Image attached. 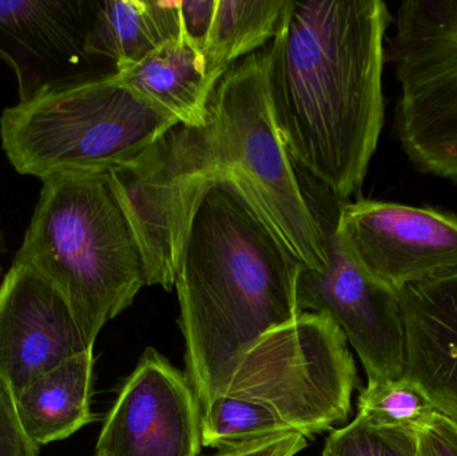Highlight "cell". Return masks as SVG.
<instances>
[{"label": "cell", "instance_id": "1", "mask_svg": "<svg viewBox=\"0 0 457 456\" xmlns=\"http://www.w3.org/2000/svg\"><path fill=\"white\" fill-rule=\"evenodd\" d=\"M392 21L381 0H289L265 47L269 99L287 153L340 203L361 190L380 141Z\"/></svg>", "mask_w": 457, "mask_h": 456}, {"label": "cell", "instance_id": "2", "mask_svg": "<svg viewBox=\"0 0 457 456\" xmlns=\"http://www.w3.org/2000/svg\"><path fill=\"white\" fill-rule=\"evenodd\" d=\"M303 267L231 169L208 179L193 206L174 280L185 374L201 410L221 395L253 343L300 315Z\"/></svg>", "mask_w": 457, "mask_h": 456}, {"label": "cell", "instance_id": "3", "mask_svg": "<svg viewBox=\"0 0 457 456\" xmlns=\"http://www.w3.org/2000/svg\"><path fill=\"white\" fill-rule=\"evenodd\" d=\"M359 386L340 327L301 312L253 343L234 366L221 395L201 410V441L233 449L271 436L306 439L346 422Z\"/></svg>", "mask_w": 457, "mask_h": 456}, {"label": "cell", "instance_id": "4", "mask_svg": "<svg viewBox=\"0 0 457 456\" xmlns=\"http://www.w3.org/2000/svg\"><path fill=\"white\" fill-rule=\"evenodd\" d=\"M13 261L29 265L69 303L88 344L147 286L144 253L109 171L43 179Z\"/></svg>", "mask_w": 457, "mask_h": 456}, {"label": "cell", "instance_id": "5", "mask_svg": "<svg viewBox=\"0 0 457 456\" xmlns=\"http://www.w3.org/2000/svg\"><path fill=\"white\" fill-rule=\"evenodd\" d=\"M179 123L107 74L40 91L0 115L5 157L21 176L47 179L123 165Z\"/></svg>", "mask_w": 457, "mask_h": 456}, {"label": "cell", "instance_id": "6", "mask_svg": "<svg viewBox=\"0 0 457 456\" xmlns=\"http://www.w3.org/2000/svg\"><path fill=\"white\" fill-rule=\"evenodd\" d=\"M266 64L262 48L228 67L209 102V134L220 166L238 177L285 245L303 267L321 270L327 229L305 200L277 129Z\"/></svg>", "mask_w": 457, "mask_h": 456}, {"label": "cell", "instance_id": "7", "mask_svg": "<svg viewBox=\"0 0 457 456\" xmlns=\"http://www.w3.org/2000/svg\"><path fill=\"white\" fill-rule=\"evenodd\" d=\"M392 23L397 141L419 171L457 185V0H405Z\"/></svg>", "mask_w": 457, "mask_h": 456}, {"label": "cell", "instance_id": "8", "mask_svg": "<svg viewBox=\"0 0 457 456\" xmlns=\"http://www.w3.org/2000/svg\"><path fill=\"white\" fill-rule=\"evenodd\" d=\"M208 125L177 123L141 154L110 169L118 198L144 253L147 286L171 291L193 206L221 170Z\"/></svg>", "mask_w": 457, "mask_h": 456}, {"label": "cell", "instance_id": "9", "mask_svg": "<svg viewBox=\"0 0 457 456\" xmlns=\"http://www.w3.org/2000/svg\"><path fill=\"white\" fill-rule=\"evenodd\" d=\"M335 233L359 269L395 294L457 269V214L442 209L345 201L338 208Z\"/></svg>", "mask_w": 457, "mask_h": 456}, {"label": "cell", "instance_id": "10", "mask_svg": "<svg viewBox=\"0 0 457 456\" xmlns=\"http://www.w3.org/2000/svg\"><path fill=\"white\" fill-rule=\"evenodd\" d=\"M327 229L324 269L303 267L297 281L300 312L329 316L356 351L368 385L402 379L405 371V329L399 296L370 280L349 259L335 233Z\"/></svg>", "mask_w": 457, "mask_h": 456}, {"label": "cell", "instance_id": "11", "mask_svg": "<svg viewBox=\"0 0 457 456\" xmlns=\"http://www.w3.org/2000/svg\"><path fill=\"white\" fill-rule=\"evenodd\" d=\"M201 406L187 374L147 348L120 388L96 456H200Z\"/></svg>", "mask_w": 457, "mask_h": 456}, {"label": "cell", "instance_id": "12", "mask_svg": "<svg viewBox=\"0 0 457 456\" xmlns=\"http://www.w3.org/2000/svg\"><path fill=\"white\" fill-rule=\"evenodd\" d=\"M94 350L63 294L13 261L0 283V383L13 401L63 361Z\"/></svg>", "mask_w": 457, "mask_h": 456}, {"label": "cell", "instance_id": "13", "mask_svg": "<svg viewBox=\"0 0 457 456\" xmlns=\"http://www.w3.org/2000/svg\"><path fill=\"white\" fill-rule=\"evenodd\" d=\"M88 0H0V58L13 70L21 101L94 77L86 54Z\"/></svg>", "mask_w": 457, "mask_h": 456}, {"label": "cell", "instance_id": "14", "mask_svg": "<svg viewBox=\"0 0 457 456\" xmlns=\"http://www.w3.org/2000/svg\"><path fill=\"white\" fill-rule=\"evenodd\" d=\"M405 329L404 377L457 425V269L397 294Z\"/></svg>", "mask_w": 457, "mask_h": 456}, {"label": "cell", "instance_id": "15", "mask_svg": "<svg viewBox=\"0 0 457 456\" xmlns=\"http://www.w3.org/2000/svg\"><path fill=\"white\" fill-rule=\"evenodd\" d=\"M112 77L154 109L179 123L204 129L216 80L209 77L205 56L184 35L150 55L112 71Z\"/></svg>", "mask_w": 457, "mask_h": 456}, {"label": "cell", "instance_id": "16", "mask_svg": "<svg viewBox=\"0 0 457 456\" xmlns=\"http://www.w3.org/2000/svg\"><path fill=\"white\" fill-rule=\"evenodd\" d=\"M94 350L42 375L15 398L24 434L37 447L63 441L93 422Z\"/></svg>", "mask_w": 457, "mask_h": 456}, {"label": "cell", "instance_id": "17", "mask_svg": "<svg viewBox=\"0 0 457 456\" xmlns=\"http://www.w3.org/2000/svg\"><path fill=\"white\" fill-rule=\"evenodd\" d=\"M181 35L179 0L96 2L86 54L94 62H112L115 71L142 61Z\"/></svg>", "mask_w": 457, "mask_h": 456}, {"label": "cell", "instance_id": "18", "mask_svg": "<svg viewBox=\"0 0 457 456\" xmlns=\"http://www.w3.org/2000/svg\"><path fill=\"white\" fill-rule=\"evenodd\" d=\"M287 5L289 0H217L204 53L209 77L219 82L237 59L265 48L278 32Z\"/></svg>", "mask_w": 457, "mask_h": 456}, {"label": "cell", "instance_id": "19", "mask_svg": "<svg viewBox=\"0 0 457 456\" xmlns=\"http://www.w3.org/2000/svg\"><path fill=\"white\" fill-rule=\"evenodd\" d=\"M424 391L408 377L367 385L359 398L357 417L372 425L420 431L436 414Z\"/></svg>", "mask_w": 457, "mask_h": 456}, {"label": "cell", "instance_id": "20", "mask_svg": "<svg viewBox=\"0 0 457 456\" xmlns=\"http://www.w3.org/2000/svg\"><path fill=\"white\" fill-rule=\"evenodd\" d=\"M322 456H420L419 433L372 425L356 417L332 431Z\"/></svg>", "mask_w": 457, "mask_h": 456}, {"label": "cell", "instance_id": "21", "mask_svg": "<svg viewBox=\"0 0 457 456\" xmlns=\"http://www.w3.org/2000/svg\"><path fill=\"white\" fill-rule=\"evenodd\" d=\"M39 447L24 434L15 401L10 391L0 383V456H37Z\"/></svg>", "mask_w": 457, "mask_h": 456}, {"label": "cell", "instance_id": "22", "mask_svg": "<svg viewBox=\"0 0 457 456\" xmlns=\"http://www.w3.org/2000/svg\"><path fill=\"white\" fill-rule=\"evenodd\" d=\"M217 0H185L179 2L182 35L205 53L209 34L213 27Z\"/></svg>", "mask_w": 457, "mask_h": 456}, {"label": "cell", "instance_id": "23", "mask_svg": "<svg viewBox=\"0 0 457 456\" xmlns=\"http://www.w3.org/2000/svg\"><path fill=\"white\" fill-rule=\"evenodd\" d=\"M420 456H457V425L436 412L419 431Z\"/></svg>", "mask_w": 457, "mask_h": 456}, {"label": "cell", "instance_id": "24", "mask_svg": "<svg viewBox=\"0 0 457 456\" xmlns=\"http://www.w3.org/2000/svg\"><path fill=\"white\" fill-rule=\"evenodd\" d=\"M308 446V439L300 434L271 436L250 442L233 449L220 450L212 456H295Z\"/></svg>", "mask_w": 457, "mask_h": 456}, {"label": "cell", "instance_id": "25", "mask_svg": "<svg viewBox=\"0 0 457 456\" xmlns=\"http://www.w3.org/2000/svg\"><path fill=\"white\" fill-rule=\"evenodd\" d=\"M8 252V244L5 240L4 232H3L2 227H0V283H2L3 278H4V270H3L2 259Z\"/></svg>", "mask_w": 457, "mask_h": 456}]
</instances>
